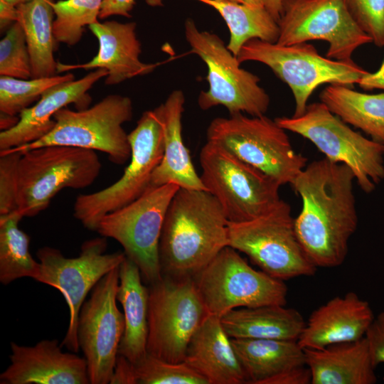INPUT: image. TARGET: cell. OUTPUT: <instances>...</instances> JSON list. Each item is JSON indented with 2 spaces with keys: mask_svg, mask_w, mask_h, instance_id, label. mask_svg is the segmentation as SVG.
I'll return each mask as SVG.
<instances>
[{
  "mask_svg": "<svg viewBox=\"0 0 384 384\" xmlns=\"http://www.w3.org/2000/svg\"><path fill=\"white\" fill-rule=\"evenodd\" d=\"M355 181L347 166L324 157L307 164L291 183L302 202L296 235L316 268L336 267L347 257L358 222Z\"/></svg>",
  "mask_w": 384,
  "mask_h": 384,
  "instance_id": "obj_1",
  "label": "cell"
},
{
  "mask_svg": "<svg viewBox=\"0 0 384 384\" xmlns=\"http://www.w3.org/2000/svg\"><path fill=\"white\" fill-rule=\"evenodd\" d=\"M228 221L210 193L180 188L170 203L160 238L162 276L193 278L228 246Z\"/></svg>",
  "mask_w": 384,
  "mask_h": 384,
  "instance_id": "obj_2",
  "label": "cell"
},
{
  "mask_svg": "<svg viewBox=\"0 0 384 384\" xmlns=\"http://www.w3.org/2000/svg\"><path fill=\"white\" fill-rule=\"evenodd\" d=\"M274 120L310 141L325 158L347 166L363 192L371 193L384 179V145L352 129L323 102L308 105L300 116Z\"/></svg>",
  "mask_w": 384,
  "mask_h": 384,
  "instance_id": "obj_3",
  "label": "cell"
},
{
  "mask_svg": "<svg viewBox=\"0 0 384 384\" xmlns=\"http://www.w3.org/2000/svg\"><path fill=\"white\" fill-rule=\"evenodd\" d=\"M238 62L257 61L268 66L291 89L293 116L302 115L314 91L321 85L353 86L368 73L353 61H339L321 55L307 42L280 45L258 38L246 42L236 56Z\"/></svg>",
  "mask_w": 384,
  "mask_h": 384,
  "instance_id": "obj_4",
  "label": "cell"
},
{
  "mask_svg": "<svg viewBox=\"0 0 384 384\" xmlns=\"http://www.w3.org/2000/svg\"><path fill=\"white\" fill-rule=\"evenodd\" d=\"M129 163L112 185L79 195L73 215L87 229L97 231L100 220L140 197L151 186V176L164 156V126L160 105L144 112L128 134Z\"/></svg>",
  "mask_w": 384,
  "mask_h": 384,
  "instance_id": "obj_5",
  "label": "cell"
},
{
  "mask_svg": "<svg viewBox=\"0 0 384 384\" xmlns=\"http://www.w3.org/2000/svg\"><path fill=\"white\" fill-rule=\"evenodd\" d=\"M101 168L95 151L89 149L50 145L21 153L18 211L23 217L38 215L62 189L90 186Z\"/></svg>",
  "mask_w": 384,
  "mask_h": 384,
  "instance_id": "obj_6",
  "label": "cell"
},
{
  "mask_svg": "<svg viewBox=\"0 0 384 384\" xmlns=\"http://www.w3.org/2000/svg\"><path fill=\"white\" fill-rule=\"evenodd\" d=\"M207 141L230 151L245 162L274 178L282 186L293 182L307 165L275 120L242 113L217 117L207 129Z\"/></svg>",
  "mask_w": 384,
  "mask_h": 384,
  "instance_id": "obj_7",
  "label": "cell"
},
{
  "mask_svg": "<svg viewBox=\"0 0 384 384\" xmlns=\"http://www.w3.org/2000/svg\"><path fill=\"white\" fill-rule=\"evenodd\" d=\"M132 110L131 99L117 94L84 110L64 107L53 115L55 126L46 136L11 149L21 154L46 146H68L106 153L111 161L121 165L131 156L128 134L122 124L132 119Z\"/></svg>",
  "mask_w": 384,
  "mask_h": 384,
  "instance_id": "obj_8",
  "label": "cell"
},
{
  "mask_svg": "<svg viewBox=\"0 0 384 384\" xmlns=\"http://www.w3.org/2000/svg\"><path fill=\"white\" fill-rule=\"evenodd\" d=\"M200 164L206 191L218 200L230 222L259 217L281 200L282 185L277 180L218 144L207 141Z\"/></svg>",
  "mask_w": 384,
  "mask_h": 384,
  "instance_id": "obj_9",
  "label": "cell"
},
{
  "mask_svg": "<svg viewBox=\"0 0 384 384\" xmlns=\"http://www.w3.org/2000/svg\"><path fill=\"white\" fill-rule=\"evenodd\" d=\"M228 246L246 255L273 277L284 281L316 271L297 237L291 206L282 199L259 217L228 221Z\"/></svg>",
  "mask_w": 384,
  "mask_h": 384,
  "instance_id": "obj_10",
  "label": "cell"
},
{
  "mask_svg": "<svg viewBox=\"0 0 384 384\" xmlns=\"http://www.w3.org/2000/svg\"><path fill=\"white\" fill-rule=\"evenodd\" d=\"M184 29L191 53L199 56L208 68L209 87L198 96L200 108L222 105L230 114L265 115L270 100L259 85L260 78L241 68L237 57L215 33L200 31L191 18L186 20Z\"/></svg>",
  "mask_w": 384,
  "mask_h": 384,
  "instance_id": "obj_11",
  "label": "cell"
},
{
  "mask_svg": "<svg viewBox=\"0 0 384 384\" xmlns=\"http://www.w3.org/2000/svg\"><path fill=\"white\" fill-rule=\"evenodd\" d=\"M208 315L193 277L162 276L149 287L147 353L184 361L191 337Z\"/></svg>",
  "mask_w": 384,
  "mask_h": 384,
  "instance_id": "obj_12",
  "label": "cell"
},
{
  "mask_svg": "<svg viewBox=\"0 0 384 384\" xmlns=\"http://www.w3.org/2000/svg\"><path fill=\"white\" fill-rule=\"evenodd\" d=\"M180 188L174 183L151 186L137 199L105 215L97 232L117 241L149 285L162 278L159 242L170 203Z\"/></svg>",
  "mask_w": 384,
  "mask_h": 384,
  "instance_id": "obj_13",
  "label": "cell"
},
{
  "mask_svg": "<svg viewBox=\"0 0 384 384\" xmlns=\"http://www.w3.org/2000/svg\"><path fill=\"white\" fill-rule=\"evenodd\" d=\"M107 238L99 237L85 241L76 257H65L58 249L46 246L36 255L40 272L35 279L58 289L65 298L69 309V324L61 346L78 353V318L88 293L109 272L119 267L126 257L124 252L106 253Z\"/></svg>",
  "mask_w": 384,
  "mask_h": 384,
  "instance_id": "obj_14",
  "label": "cell"
},
{
  "mask_svg": "<svg viewBox=\"0 0 384 384\" xmlns=\"http://www.w3.org/2000/svg\"><path fill=\"white\" fill-rule=\"evenodd\" d=\"M193 279L208 314L218 317L238 308L287 303V287L283 280L252 268L229 246Z\"/></svg>",
  "mask_w": 384,
  "mask_h": 384,
  "instance_id": "obj_15",
  "label": "cell"
},
{
  "mask_svg": "<svg viewBox=\"0 0 384 384\" xmlns=\"http://www.w3.org/2000/svg\"><path fill=\"white\" fill-rule=\"evenodd\" d=\"M277 23L278 44L323 40L329 43L326 57L336 60L353 61V52L372 43L351 17L344 0H282Z\"/></svg>",
  "mask_w": 384,
  "mask_h": 384,
  "instance_id": "obj_16",
  "label": "cell"
},
{
  "mask_svg": "<svg viewBox=\"0 0 384 384\" xmlns=\"http://www.w3.org/2000/svg\"><path fill=\"white\" fill-rule=\"evenodd\" d=\"M119 268L96 284L80 311L78 338L90 384L110 383L124 334V314L117 305Z\"/></svg>",
  "mask_w": 384,
  "mask_h": 384,
  "instance_id": "obj_17",
  "label": "cell"
},
{
  "mask_svg": "<svg viewBox=\"0 0 384 384\" xmlns=\"http://www.w3.org/2000/svg\"><path fill=\"white\" fill-rule=\"evenodd\" d=\"M11 364L1 373V384H90L85 357L63 352L57 339L32 346L11 342Z\"/></svg>",
  "mask_w": 384,
  "mask_h": 384,
  "instance_id": "obj_18",
  "label": "cell"
},
{
  "mask_svg": "<svg viewBox=\"0 0 384 384\" xmlns=\"http://www.w3.org/2000/svg\"><path fill=\"white\" fill-rule=\"evenodd\" d=\"M107 71L98 68L78 80L56 84L47 89L36 105L23 110L19 120L13 127L0 133V151L37 141L55 126L53 115L62 108L74 104L78 110L88 107L92 98L88 90L100 79L106 77Z\"/></svg>",
  "mask_w": 384,
  "mask_h": 384,
  "instance_id": "obj_19",
  "label": "cell"
},
{
  "mask_svg": "<svg viewBox=\"0 0 384 384\" xmlns=\"http://www.w3.org/2000/svg\"><path fill=\"white\" fill-rule=\"evenodd\" d=\"M135 22L105 21L90 24L88 28L98 41L97 55L79 65H58V73L82 68L105 69V85H117L132 78L151 73L158 63H144L139 59L141 43L136 34Z\"/></svg>",
  "mask_w": 384,
  "mask_h": 384,
  "instance_id": "obj_20",
  "label": "cell"
},
{
  "mask_svg": "<svg viewBox=\"0 0 384 384\" xmlns=\"http://www.w3.org/2000/svg\"><path fill=\"white\" fill-rule=\"evenodd\" d=\"M374 318L370 304L349 292L313 311L297 341L303 348L314 349L355 341L366 336Z\"/></svg>",
  "mask_w": 384,
  "mask_h": 384,
  "instance_id": "obj_21",
  "label": "cell"
},
{
  "mask_svg": "<svg viewBox=\"0 0 384 384\" xmlns=\"http://www.w3.org/2000/svg\"><path fill=\"white\" fill-rule=\"evenodd\" d=\"M208 384H244L247 378L220 317L209 314L193 334L184 359Z\"/></svg>",
  "mask_w": 384,
  "mask_h": 384,
  "instance_id": "obj_22",
  "label": "cell"
},
{
  "mask_svg": "<svg viewBox=\"0 0 384 384\" xmlns=\"http://www.w3.org/2000/svg\"><path fill=\"white\" fill-rule=\"evenodd\" d=\"M185 97L173 91L160 105L164 126V156L154 171L151 186L174 183L181 188L206 191L193 166L182 137V114Z\"/></svg>",
  "mask_w": 384,
  "mask_h": 384,
  "instance_id": "obj_23",
  "label": "cell"
},
{
  "mask_svg": "<svg viewBox=\"0 0 384 384\" xmlns=\"http://www.w3.org/2000/svg\"><path fill=\"white\" fill-rule=\"evenodd\" d=\"M311 384H374L377 376L363 338L321 349L304 348Z\"/></svg>",
  "mask_w": 384,
  "mask_h": 384,
  "instance_id": "obj_24",
  "label": "cell"
},
{
  "mask_svg": "<svg viewBox=\"0 0 384 384\" xmlns=\"http://www.w3.org/2000/svg\"><path fill=\"white\" fill-rule=\"evenodd\" d=\"M119 273L117 299L123 308L124 331L118 354L136 363L147 353L149 287L142 283L137 265L127 256Z\"/></svg>",
  "mask_w": 384,
  "mask_h": 384,
  "instance_id": "obj_25",
  "label": "cell"
},
{
  "mask_svg": "<svg viewBox=\"0 0 384 384\" xmlns=\"http://www.w3.org/2000/svg\"><path fill=\"white\" fill-rule=\"evenodd\" d=\"M220 321L230 338L252 339L297 341L306 324L297 309L279 304L233 309Z\"/></svg>",
  "mask_w": 384,
  "mask_h": 384,
  "instance_id": "obj_26",
  "label": "cell"
},
{
  "mask_svg": "<svg viewBox=\"0 0 384 384\" xmlns=\"http://www.w3.org/2000/svg\"><path fill=\"white\" fill-rule=\"evenodd\" d=\"M231 338L250 384H265L270 378L306 365L304 349L297 341Z\"/></svg>",
  "mask_w": 384,
  "mask_h": 384,
  "instance_id": "obj_27",
  "label": "cell"
},
{
  "mask_svg": "<svg viewBox=\"0 0 384 384\" xmlns=\"http://www.w3.org/2000/svg\"><path fill=\"white\" fill-rule=\"evenodd\" d=\"M319 98L346 124L384 145V93L366 94L346 85L330 84Z\"/></svg>",
  "mask_w": 384,
  "mask_h": 384,
  "instance_id": "obj_28",
  "label": "cell"
},
{
  "mask_svg": "<svg viewBox=\"0 0 384 384\" xmlns=\"http://www.w3.org/2000/svg\"><path fill=\"white\" fill-rule=\"evenodd\" d=\"M53 0H31L17 6L18 22L26 35L31 64V78L56 75L54 58Z\"/></svg>",
  "mask_w": 384,
  "mask_h": 384,
  "instance_id": "obj_29",
  "label": "cell"
},
{
  "mask_svg": "<svg viewBox=\"0 0 384 384\" xmlns=\"http://www.w3.org/2000/svg\"><path fill=\"white\" fill-rule=\"evenodd\" d=\"M198 1L212 6L223 18L230 31L227 48L235 56L250 39L277 42L278 23L265 6L253 7L221 0Z\"/></svg>",
  "mask_w": 384,
  "mask_h": 384,
  "instance_id": "obj_30",
  "label": "cell"
},
{
  "mask_svg": "<svg viewBox=\"0 0 384 384\" xmlns=\"http://www.w3.org/2000/svg\"><path fill=\"white\" fill-rule=\"evenodd\" d=\"M23 218L18 210L0 215V282L7 285L20 278L34 280L40 272V262L29 252V236L18 223Z\"/></svg>",
  "mask_w": 384,
  "mask_h": 384,
  "instance_id": "obj_31",
  "label": "cell"
},
{
  "mask_svg": "<svg viewBox=\"0 0 384 384\" xmlns=\"http://www.w3.org/2000/svg\"><path fill=\"white\" fill-rule=\"evenodd\" d=\"M104 0H59L54 1L53 34L56 43L77 44L85 27L97 22Z\"/></svg>",
  "mask_w": 384,
  "mask_h": 384,
  "instance_id": "obj_32",
  "label": "cell"
},
{
  "mask_svg": "<svg viewBox=\"0 0 384 384\" xmlns=\"http://www.w3.org/2000/svg\"><path fill=\"white\" fill-rule=\"evenodd\" d=\"M72 80H74V75L71 73L27 80L1 75L0 112L16 116L29 107L33 102L38 100L49 87Z\"/></svg>",
  "mask_w": 384,
  "mask_h": 384,
  "instance_id": "obj_33",
  "label": "cell"
},
{
  "mask_svg": "<svg viewBox=\"0 0 384 384\" xmlns=\"http://www.w3.org/2000/svg\"><path fill=\"white\" fill-rule=\"evenodd\" d=\"M134 364L138 384H208L184 361L170 363L147 353Z\"/></svg>",
  "mask_w": 384,
  "mask_h": 384,
  "instance_id": "obj_34",
  "label": "cell"
},
{
  "mask_svg": "<svg viewBox=\"0 0 384 384\" xmlns=\"http://www.w3.org/2000/svg\"><path fill=\"white\" fill-rule=\"evenodd\" d=\"M0 75L31 78L30 54L23 27L15 22L0 41Z\"/></svg>",
  "mask_w": 384,
  "mask_h": 384,
  "instance_id": "obj_35",
  "label": "cell"
},
{
  "mask_svg": "<svg viewBox=\"0 0 384 384\" xmlns=\"http://www.w3.org/2000/svg\"><path fill=\"white\" fill-rule=\"evenodd\" d=\"M353 19L378 47H384V0H344Z\"/></svg>",
  "mask_w": 384,
  "mask_h": 384,
  "instance_id": "obj_36",
  "label": "cell"
},
{
  "mask_svg": "<svg viewBox=\"0 0 384 384\" xmlns=\"http://www.w3.org/2000/svg\"><path fill=\"white\" fill-rule=\"evenodd\" d=\"M21 154L9 149L0 151V215L18 210V168Z\"/></svg>",
  "mask_w": 384,
  "mask_h": 384,
  "instance_id": "obj_37",
  "label": "cell"
},
{
  "mask_svg": "<svg viewBox=\"0 0 384 384\" xmlns=\"http://www.w3.org/2000/svg\"><path fill=\"white\" fill-rule=\"evenodd\" d=\"M372 361L376 368L384 363V311L375 316L365 336Z\"/></svg>",
  "mask_w": 384,
  "mask_h": 384,
  "instance_id": "obj_38",
  "label": "cell"
},
{
  "mask_svg": "<svg viewBox=\"0 0 384 384\" xmlns=\"http://www.w3.org/2000/svg\"><path fill=\"white\" fill-rule=\"evenodd\" d=\"M110 383L138 384L134 364L118 354Z\"/></svg>",
  "mask_w": 384,
  "mask_h": 384,
  "instance_id": "obj_39",
  "label": "cell"
},
{
  "mask_svg": "<svg viewBox=\"0 0 384 384\" xmlns=\"http://www.w3.org/2000/svg\"><path fill=\"white\" fill-rule=\"evenodd\" d=\"M311 374L306 365L284 371L268 380L265 384H309Z\"/></svg>",
  "mask_w": 384,
  "mask_h": 384,
  "instance_id": "obj_40",
  "label": "cell"
},
{
  "mask_svg": "<svg viewBox=\"0 0 384 384\" xmlns=\"http://www.w3.org/2000/svg\"><path fill=\"white\" fill-rule=\"evenodd\" d=\"M136 0H104L99 14V19L112 16L130 17Z\"/></svg>",
  "mask_w": 384,
  "mask_h": 384,
  "instance_id": "obj_41",
  "label": "cell"
},
{
  "mask_svg": "<svg viewBox=\"0 0 384 384\" xmlns=\"http://www.w3.org/2000/svg\"><path fill=\"white\" fill-rule=\"evenodd\" d=\"M365 90H384V59L378 70L362 77L357 83Z\"/></svg>",
  "mask_w": 384,
  "mask_h": 384,
  "instance_id": "obj_42",
  "label": "cell"
},
{
  "mask_svg": "<svg viewBox=\"0 0 384 384\" xmlns=\"http://www.w3.org/2000/svg\"><path fill=\"white\" fill-rule=\"evenodd\" d=\"M17 6L0 0V28L1 31L9 29L13 23L18 21Z\"/></svg>",
  "mask_w": 384,
  "mask_h": 384,
  "instance_id": "obj_43",
  "label": "cell"
},
{
  "mask_svg": "<svg viewBox=\"0 0 384 384\" xmlns=\"http://www.w3.org/2000/svg\"><path fill=\"white\" fill-rule=\"evenodd\" d=\"M265 7L277 22L282 12V0H265Z\"/></svg>",
  "mask_w": 384,
  "mask_h": 384,
  "instance_id": "obj_44",
  "label": "cell"
},
{
  "mask_svg": "<svg viewBox=\"0 0 384 384\" xmlns=\"http://www.w3.org/2000/svg\"><path fill=\"white\" fill-rule=\"evenodd\" d=\"M19 120L16 116H11L6 114L1 113L0 128L1 131L7 130L15 126Z\"/></svg>",
  "mask_w": 384,
  "mask_h": 384,
  "instance_id": "obj_45",
  "label": "cell"
},
{
  "mask_svg": "<svg viewBox=\"0 0 384 384\" xmlns=\"http://www.w3.org/2000/svg\"><path fill=\"white\" fill-rule=\"evenodd\" d=\"M221 1L243 4V5L253 6V7L265 6V0H221Z\"/></svg>",
  "mask_w": 384,
  "mask_h": 384,
  "instance_id": "obj_46",
  "label": "cell"
},
{
  "mask_svg": "<svg viewBox=\"0 0 384 384\" xmlns=\"http://www.w3.org/2000/svg\"><path fill=\"white\" fill-rule=\"evenodd\" d=\"M4 1L17 6L18 5L27 3L31 0H4Z\"/></svg>",
  "mask_w": 384,
  "mask_h": 384,
  "instance_id": "obj_47",
  "label": "cell"
}]
</instances>
